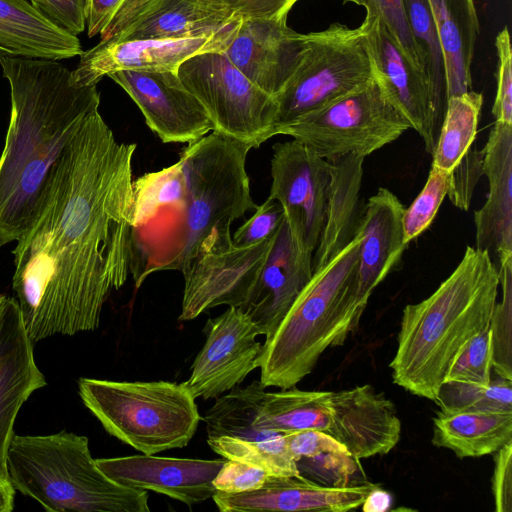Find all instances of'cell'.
Instances as JSON below:
<instances>
[{
    "label": "cell",
    "instance_id": "cell-2",
    "mask_svg": "<svg viewBox=\"0 0 512 512\" xmlns=\"http://www.w3.org/2000/svg\"><path fill=\"white\" fill-rule=\"evenodd\" d=\"M11 114L0 155V248L29 228L53 167L86 118L99 109L97 85L79 86L55 60L1 57Z\"/></svg>",
    "mask_w": 512,
    "mask_h": 512
},
{
    "label": "cell",
    "instance_id": "cell-18",
    "mask_svg": "<svg viewBox=\"0 0 512 512\" xmlns=\"http://www.w3.org/2000/svg\"><path fill=\"white\" fill-rule=\"evenodd\" d=\"M313 252L302 248L283 218L267 260L238 308L270 338L313 274Z\"/></svg>",
    "mask_w": 512,
    "mask_h": 512
},
{
    "label": "cell",
    "instance_id": "cell-42",
    "mask_svg": "<svg viewBox=\"0 0 512 512\" xmlns=\"http://www.w3.org/2000/svg\"><path fill=\"white\" fill-rule=\"evenodd\" d=\"M365 9L366 12H375L382 17L405 55L421 70L418 50L408 26L403 0H367Z\"/></svg>",
    "mask_w": 512,
    "mask_h": 512
},
{
    "label": "cell",
    "instance_id": "cell-3",
    "mask_svg": "<svg viewBox=\"0 0 512 512\" xmlns=\"http://www.w3.org/2000/svg\"><path fill=\"white\" fill-rule=\"evenodd\" d=\"M498 267L485 251L467 246L455 270L426 299L403 309L393 382L435 402L452 365L471 339L490 326Z\"/></svg>",
    "mask_w": 512,
    "mask_h": 512
},
{
    "label": "cell",
    "instance_id": "cell-28",
    "mask_svg": "<svg viewBox=\"0 0 512 512\" xmlns=\"http://www.w3.org/2000/svg\"><path fill=\"white\" fill-rule=\"evenodd\" d=\"M241 20L201 0H148L122 31L107 41L200 36Z\"/></svg>",
    "mask_w": 512,
    "mask_h": 512
},
{
    "label": "cell",
    "instance_id": "cell-11",
    "mask_svg": "<svg viewBox=\"0 0 512 512\" xmlns=\"http://www.w3.org/2000/svg\"><path fill=\"white\" fill-rule=\"evenodd\" d=\"M275 235L250 245L234 244L230 230L208 235L182 271L179 320H193L220 305L241 306L267 260Z\"/></svg>",
    "mask_w": 512,
    "mask_h": 512
},
{
    "label": "cell",
    "instance_id": "cell-54",
    "mask_svg": "<svg viewBox=\"0 0 512 512\" xmlns=\"http://www.w3.org/2000/svg\"><path fill=\"white\" fill-rule=\"evenodd\" d=\"M7 296L0 293V308L2 307Z\"/></svg>",
    "mask_w": 512,
    "mask_h": 512
},
{
    "label": "cell",
    "instance_id": "cell-17",
    "mask_svg": "<svg viewBox=\"0 0 512 512\" xmlns=\"http://www.w3.org/2000/svg\"><path fill=\"white\" fill-rule=\"evenodd\" d=\"M136 103L147 126L163 143H192L214 127L200 101L178 73L122 70L108 75Z\"/></svg>",
    "mask_w": 512,
    "mask_h": 512
},
{
    "label": "cell",
    "instance_id": "cell-39",
    "mask_svg": "<svg viewBox=\"0 0 512 512\" xmlns=\"http://www.w3.org/2000/svg\"><path fill=\"white\" fill-rule=\"evenodd\" d=\"M299 475L320 485L345 487L361 471L349 452H323L295 461Z\"/></svg>",
    "mask_w": 512,
    "mask_h": 512
},
{
    "label": "cell",
    "instance_id": "cell-45",
    "mask_svg": "<svg viewBox=\"0 0 512 512\" xmlns=\"http://www.w3.org/2000/svg\"><path fill=\"white\" fill-rule=\"evenodd\" d=\"M268 476L262 468L256 465L225 459L213 480V485L216 491L241 493L260 488Z\"/></svg>",
    "mask_w": 512,
    "mask_h": 512
},
{
    "label": "cell",
    "instance_id": "cell-49",
    "mask_svg": "<svg viewBox=\"0 0 512 512\" xmlns=\"http://www.w3.org/2000/svg\"><path fill=\"white\" fill-rule=\"evenodd\" d=\"M123 0H88L87 34L94 37L110 23Z\"/></svg>",
    "mask_w": 512,
    "mask_h": 512
},
{
    "label": "cell",
    "instance_id": "cell-12",
    "mask_svg": "<svg viewBox=\"0 0 512 512\" xmlns=\"http://www.w3.org/2000/svg\"><path fill=\"white\" fill-rule=\"evenodd\" d=\"M260 381L239 385L215 398L206 411L207 443L224 459L256 465L269 476H299L283 434L259 427L256 418L265 392Z\"/></svg>",
    "mask_w": 512,
    "mask_h": 512
},
{
    "label": "cell",
    "instance_id": "cell-35",
    "mask_svg": "<svg viewBox=\"0 0 512 512\" xmlns=\"http://www.w3.org/2000/svg\"><path fill=\"white\" fill-rule=\"evenodd\" d=\"M435 403L441 411H485L512 413V380L499 377L487 386L444 381Z\"/></svg>",
    "mask_w": 512,
    "mask_h": 512
},
{
    "label": "cell",
    "instance_id": "cell-27",
    "mask_svg": "<svg viewBox=\"0 0 512 512\" xmlns=\"http://www.w3.org/2000/svg\"><path fill=\"white\" fill-rule=\"evenodd\" d=\"M77 36L60 29L27 0H0V58L71 59L82 54Z\"/></svg>",
    "mask_w": 512,
    "mask_h": 512
},
{
    "label": "cell",
    "instance_id": "cell-15",
    "mask_svg": "<svg viewBox=\"0 0 512 512\" xmlns=\"http://www.w3.org/2000/svg\"><path fill=\"white\" fill-rule=\"evenodd\" d=\"M241 21L220 31L193 37L99 41L82 52L72 71L73 80L79 86H91L97 85L104 76L122 70L178 73L179 67L191 57L224 52Z\"/></svg>",
    "mask_w": 512,
    "mask_h": 512
},
{
    "label": "cell",
    "instance_id": "cell-14",
    "mask_svg": "<svg viewBox=\"0 0 512 512\" xmlns=\"http://www.w3.org/2000/svg\"><path fill=\"white\" fill-rule=\"evenodd\" d=\"M331 163L295 139L273 145L268 197L282 206L298 244L314 252L323 227Z\"/></svg>",
    "mask_w": 512,
    "mask_h": 512
},
{
    "label": "cell",
    "instance_id": "cell-53",
    "mask_svg": "<svg viewBox=\"0 0 512 512\" xmlns=\"http://www.w3.org/2000/svg\"><path fill=\"white\" fill-rule=\"evenodd\" d=\"M343 3L344 4H346V3H354L356 5L363 6L365 8V6L367 4V0H343Z\"/></svg>",
    "mask_w": 512,
    "mask_h": 512
},
{
    "label": "cell",
    "instance_id": "cell-29",
    "mask_svg": "<svg viewBox=\"0 0 512 512\" xmlns=\"http://www.w3.org/2000/svg\"><path fill=\"white\" fill-rule=\"evenodd\" d=\"M431 441L460 459L493 454L512 441V413L440 410Z\"/></svg>",
    "mask_w": 512,
    "mask_h": 512
},
{
    "label": "cell",
    "instance_id": "cell-22",
    "mask_svg": "<svg viewBox=\"0 0 512 512\" xmlns=\"http://www.w3.org/2000/svg\"><path fill=\"white\" fill-rule=\"evenodd\" d=\"M46 380L37 367L33 341L28 336L14 297L0 308V477L8 479L6 456L17 414ZM9 480V479H8Z\"/></svg>",
    "mask_w": 512,
    "mask_h": 512
},
{
    "label": "cell",
    "instance_id": "cell-1",
    "mask_svg": "<svg viewBox=\"0 0 512 512\" xmlns=\"http://www.w3.org/2000/svg\"><path fill=\"white\" fill-rule=\"evenodd\" d=\"M99 109L55 164L37 213L13 249L12 288L33 342L100 324L132 267V161Z\"/></svg>",
    "mask_w": 512,
    "mask_h": 512
},
{
    "label": "cell",
    "instance_id": "cell-4",
    "mask_svg": "<svg viewBox=\"0 0 512 512\" xmlns=\"http://www.w3.org/2000/svg\"><path fill=\"white\" fill-rule=\"evenodd\" d=\"M358 235L314 271L285 317L265 339L258 368L265 387L290 388L312 372L329 347L342 345L361 314L356 305Z\"/></svg>",
    "mask_w": 512,
    "mask_h": 512
},
{
    "label": "cell",
    "instance_id": "cell-8",
    "mask_svg": "<svg viewBox=\"0 0 512 512\" xmlns=\"http://www.w3.org/2000/svg\"><path fill=\"white\" fill-rule=\"evenodd\" d=\"M372 77L371 62L361 26L332 23L305 34L295 70L274 97L277 103L274 134L300 118L364 84Z\"/></svg>",
    "mask_w": 512,
    "mask_h": 512
},
{
    "label": "cell",
    "instance_id": "cell-51",
    "mask_svg": "<svg viewBox=\"0 0 512 512\" xmlns=\"http://www.w3.org/2000/svg\"><path fill=\"white\" fill-rule=\"evenodd\" d=\"M392 502V495L375 484L361 506L364 512H385L390 510Z\"/></svg>",
    "mask_w": 512,
    "mask_h": 512
},
{
    "label": "cell",
    "instance_id": "cell-47",
    "mask_svg": "<svg viewBox=\"0 0 512 512\" xmlns=\"http://www.w3.org/2000/svg\"><path fill=\"white\" fill-rule=\"evenodd\" d=\"M285 446L294 461L323 452H348L344 445L325 431L307 429L283 434Z\"/></svg>",
    "mask_w": 512,
    "mask_h": 512
},
{
    "label": "cell",
    "instance_id": "cell-10",
    "mask_svg": "<svg viewBox=\"0 0 512 512\" xmlns=\"http://www.w3.org/2000/svg\"><path fill=\"white\" fill-rule=\"evenodd\" d=\"M178 76L205 108L213 131L253 148L275 136V98L252 83L223 52L191 57L179 67Z\"/></svg>",
    "mask_w": 512,
    "mask_h": 512
},
{
    "label": "cell",
    "instance_id": "cell-40",
    "mask_svg": "<svg viewBox=\"0 0 512 512\" xmlns=\"http://www.w3.org/2000/svg\"><path fill=\"white\" fill-rule=\"evenodd\" d=\"M483 176V151L472 147L449 172L447 195L452 204L464 211L470 207L474 189Z\"/></svg>",
    "mask_w": 512,
    "mask_h": 512
},
{
    "label": "cell",
    "instance_id": "cell-38",
    "mask_svg": "<svg viewBox=\"0 0 512 512\" xmlns=\"http://www.w3.org/2000/svg\"><path fill=\"white\" fill-rule=\"evenodd\" d=\"M494 344L490 326L469 341L458 356L445 381L487 386L491 382Z\"/></svg>",
    "mask_w": 512,
    "mask_h": 512
},
{
    "label": "cell",
    "instance_id": "cell-32",
    "mask_svg": "<svg viewBox=\"0 0 512 512\" xmlns=\"http://www.w3.org/2000/svg\"><path fill=\"white\" fill-rule=\"evenodd\" d=\"M482 104L473 90L448 98L432 165L448 172L456 165L475 139Z\"/></svg>",
    "mask_w": 512,
    "mask_h": 512
},
{
    "label": "cell",
    "instance_id": "cell-19",
    "mask_svg": "<svg viewBox=\"0 0 512 512\" xmlns=\"http://www.w3.org/2000/svg\"><path fill=\"white\" fill-rule=\"evenodd\" d=\"M225 460L134 455L96 459L99 468L118 484L154 491L188 506L216 493L213 480Z\"/></svg>",
    "mask_w": 512,
    "mask_h": 512
},
{
    "label": "cell",
    "instance_id": "cell-16",
    "mask_svg": "<svg viewBox=\"0 0 512 512\" xmlns=\"http://www.w3.org/2000/svg\"><path fill=\"white\" fill-rule=\"evenodd\" d=\"M204 333V345L183 384L195 399L208 400L238 386L258 368L263 344L256 340L261 335L257 326L238 307L208 319Z\"/></svg>",
    "mask_w": 512,
    "mask_h": 512
},
{
    "label": "cell",
    "instance_id": "cell-20",
    "mask_svg": "<svg viewBox=\"0 0 512 512\" xmlns=\"http://www.w3.org/2000/svg\"><path fill=\"white\" fill-rule=\"evenodd\" d=\"M305 34L287 25V19H242L223 52L252 83L272 97L285 86L298 63Z\"/></svg>",
    "mask_w": 512,
    "mask_h": 512
},
{
    "label": "cell",
    "instance_id": "cell-7",
    "mask_svg": "<svg viewBox=\"0 0 512 512\" xmlns=\"http://www.w3.org/2000/svg\"><path fill=\"white\" fill-rule=\"evenodd\" d=\"M78 387L104 429L145 455L187 446L201 419L183 383L80 378Z\"/></svg>",
    "mask_w": 512,
    "mask_h": 512
},
{
    "label": "cell",
    "instance_id": "cell-5",
    "mask_svg": "<svg viewBox=\"0 0 512 512\" xmlns=\"http://www.w3.org/2000/svg\"><path fill=\"white\" fill-rule=\"evenodd\" d=\"M8 479L50 512H149L145 490L109 478L93 459L88 438L61 431L13 435L6 456Z\"/></svg>",
    "mask_w": 512,
    "mask_h": 512
},
{
    "label": "cell",
    "instance_id": "cell-52",
    "mask_svg": "<svg viewBox=\"0 0 512 512\" xmlns=\"http://www.w3.org/2000/svg\"><path fill=\"white\" fill-rule=\"evenodd\" d=\"M15 488L8 479L0 477V512H11L14 508Z\"/></svg>",
    "mask_w": 512,
    "mask_h": 512
},
{
    "label": "cell",
    "instance_id": "cell-23",
    "mask_svg": "<svg viewBox=\"0 0 512 512\" xmlns=\"http://www.w3.org/2000/svg\"><path fill=\"white\" fill-rule=\"evenodd\" d=\"M372 483L329 487L302 476H268L252 491L223 493L212 499L222 512L327 511L346 512L361 506Z\"/></svg>",
    "mask_w": 512,
    "mask_h": 512
},
{
    "label": "cell",
    "instance_id": "cell-37",
    "mask_svg": "<svg viewBox=\"0 0 512 512\" xmlns=\"http://www.w3.org/2000/svg\"><path fill=\"white\" fill-rule=\"evenodd\" d=\"M448 186L449 172L432 165L425 186L404 210L403 229L406 243L417 238L432 223L447 195Z\"/></svg>",
    "mask_w": 512,
    "mask_h": 512
},
{
    "label": "cell",
    "instance_id": "cell-50",
    "mask_svg": "<svg viewBox=\"0 0 512 512\" xmlns=\"http://www.w3.org/2000/svg\"><path fill=\"white\" fill-rule=\"evenodd\" d=\"M148 0H123L110 23L100 33V41H107L119 34Z\"/></svg>",
    "mask_w": 512,
    "mask_h": 512
},
{
    "label": "cell",
    "instance_id": "cell-24",
    "mask_svg": "<svg viewBox=\"0 0 512 512\" xmlns=\"http://www.w3.org/2000/svg\"><path fill=\"white\" fill-rule=\"evenodd\" d=\"M483 151V175L489 192L474 212L476 249L498 267L512 258V124L495 122Z\"/></svg>",
    "mask_w": 512,
    "mask_h": 512
},
{
    "label": "cell",
    "instance_id": "cell-6",
    "mask_svg": "<svg viewBox=\"0 0 512 512\" xmlns=\"http://www.w3.org/2000/svg\"><path fill=\"white\" fill-rule=\"evenodd\" d=\"M253 147L212 131L189 143L180 154L185 181L183 239L165 263L151 267L183 271L200 243L214 231L230 230L234 220L255 210L246 160Z\"/></svg>",
    "mask_w": 512,
    "mask_h": 512
},
{
    "label": "cell",
    "instance_id": "cell-25",
    "mask_svg": "<svg viewBox=\"0 0 512 512\" xmlns=\"http://www.w3.org/2000/svg\"><path fill=\"white\" fill-rule=\"evenodd\" d=\"M405 207L387 188H379L364 206L360 227L356 305L362 315L373 290L402 257Z\"/></svg>",
    "mask_w": 512,
    "mask_h": 512
},
{
    "label": "cell",
    "instance_id": "cell-9",
    "mask_svg": "<svg viewBox=\"0 0 512 512\" xmlns=\"http://www.w3.org/2000/svg\"><path fill=\"white\" fill-rule=\"evenodd\" d=\"M409 128L372 75L349 93L281 128L278 135L291 136L329 161L347 154L365 158Z\"/></svg>",
    "mask_w": 512,
    "mask_h": 512
},
{
    "label": "cell",
    "instance_id": "cell-30",
    "mask_svg": "<svg viewBox=\"0 0 512 512\" xmlns=\"http://www.w3.org/2000/svg\"><path fill=\"white\" fill-rule=\"evenodd\" d=\"M446 62L448 98L471 90V64L479 34L474 0H428Z\"/></svg>",
    "mask_w": 512,
    "mask_h": 512
},
{
    "label": "cell",
    "instance_id": "cell-43",
    "mask_svg": "<svg viewBox=\"0 0 512 512\" xmlns=\"http://www.w3.org/2000/svg\"><path fill=\"white\" fill-rule=\"evenodd\" d=\"M284 218L280 203L268 197L232 236L236 245H250L273 235Z\"/></svg>",
    "mask_w": 512,
    "mask_h": 512
},
{
    "label": "cell",
    "instance_id": "cell-33",
    "mask_svg": "<svg viewBox=\"0 0 512 512\" xmlns=\"http://www.w3.org/2000/svg\"><path fill=\"white\" fill-rule=\"evenodd\" d=\"M406 19L418 50L421 70L438 105L446 110L448 92L446 62L428 0H403Z\"/></svg>",
    "mask_w": 512,
    "mask_h": 512
},
{
    "label": "cell",
    "instance_id": "cell-36",
    "mask_svg": "<svg viewBox=\"0 0 512 512\" xmlns=\"http://www.w3.org/2000/svg\"><path fill=\"white\" fill-rule=\"evenodd\" d=\"M498 271L502 298L499 302H496L490 322L494 344L493 368L499 377L512 380V258L500 262Z\"/></svg>",
    "mask_w": 512,
    "mask_h": 512
},
{
    "label": "cell",
    "instance_id": "cell-21",
    "mask_svg": "<svg viewBox=\"0 0 512 512\" xmlns=\"http://www.w3.org/2000/svg\"><path fill=\"white\" fill-rule=\"evenodd\" d=\"M327 433L360 460L389 453L399 442L401 422L394 403L369 384L331 392Z\"/></svg>",
    "mask_w": 512,
    "mask_h": 512
},
{
    "label": "cell",
    "instance_id": "cell-31",
    "mask_svg": "<svg viewBox=\"0 0 512 512\" xmlns=\"http://www.w3.org/2000/svg\"><path fill=\"white\" fill-rule=\"evenodd\" d=\"M330 391H305L295 386L264 392L257 414L260 428L278 433L314 429L331 423Z\"/></svg>",
    "mask_w": 512,
    "mask_h": 512
},
{
    "label": "cell",
    "instance_id": "cell-34",
    "mask_svg": "<svg viewBox=\"0 0 512 512\" xmlns=\"http://www.w3.org/2000/svg\"><path fill=\"white\" fill-rule=\"evenodd\" d=\"M134 228L148 224L162 208H184L185 181L179 160L159 171L148 172L133 181Z\"/></svg>",
    "mask_w": 512,
    "mask_h": 512
},
{
    "label": "cell",
    "instance_id": "cell-44",
    "mask_svg": "<svg viewBox=\"0 0 512 512\" xmlns=\"http://www.w3.org/2000/svg\"><path fill=\"white\" fill-rule=\"evenodd\" d=\"M44 17L71 35L81 34L87 23L88 0H30Z\"/></svg>",
    "mask_w": 512,
    "mask_h": 512
},
{
    "label": "cell",
    "instance_id": "cell-41",
    "mask_svg": "<svg viewBox=\"0 0 512 512\" xmlns=\"http://www.w3.org/2000/svg\"><path fill=\"white\" fill-rule=\"evenodd\" d=\"M495 46L498 55V73L492 115L495 122L512 124V52L507 27H504L496 36Z\"/></svg>",
    "mask_w": 512,
    "mask_h": 512
},
{
    "label": "cell",
    "instance_id": "cell-13",
    "mask_svg": "<svg viewBox=\"0 0 512 512\" xmlns=\"http://www.w3.org/2000/svg\"><path fill=\"white\" fill-rule=\"evenodd\" d=\"M360 26L373 77L410 128L421 136L425 150L433 155L445 111L438 105L427 78L408 59L378 13L366 12Z\"/></svg>",
    "mask_w": 512,
    "mask_h": 512
},
{
    "label": "cell",
    "instance_id": "cell-26",
    "mask_svg": "<svg viewBox=\"0 0 512 512\" xmlns=\"http://www.w3.org/2000/svg\"><path fill=\"white\" fill-rule=\"evenodd\" d=\"M364 157L339 156L332 165L323 227L313 252V272L327 264L360 232L364 206L360 197Z\"/></svg>",
    "mask_w": 512,
    "mask_h": 512
},
{
    "label": "cell",
    "instance_id": "cell-48",
    "mask_svg": "<svg viewBox=\"0 0 512 512\" xmlns=\"http://www.w3.org/2000/svg\"><path fill=\"white\" fill-rule=\"evenodd\" d=\"M494 457L492 493L496 512L512 511V441L506 443Z\"/></svg>",
    "mask_w": 512,
    "mask_h": 512
},
{
    "label": "cell",
    "instance_id": "cell-46",
    "mask_svg": "<svg viewBox=\"0 0 512 512\" xmlns=\"http://www.w3.org/2000/svg\"><path fill=\"white\" fill-rule=\"evenodd\" d=\"M217 9L229 11L241 19H287L299 0H201Z\"/></svg>",
    "mask_w": 512,
    "mask_h": 512
}]
</instances>
